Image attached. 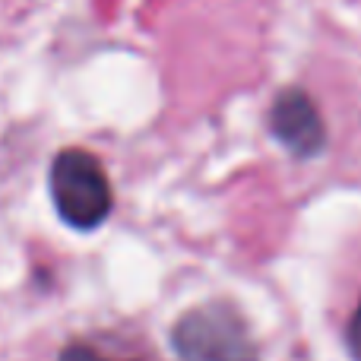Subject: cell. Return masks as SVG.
<instances>
[{
    "instance_id": "1",
    "label": "cell",
    "mask_w": 361,
    "mask_h": 361,
    "mask_svg": "<svg viewBox=\"0 0 361 361\" xmlns=\"http://www.w3.org/2000/svg\"><path fill=\"white\" fill-rule=\"evenodd\" d=\"M51 200L70 228L92 231L111 216L114 193L102 162L86 149H63L51 162Z\"/></svg>"
},
{
    "instance_id": "2",
    "label": "cell",
    "mask_w": 361,
    "mask_h": 361,
    "mask_svg": "<svg viewBox=\"0 0 361 361\" xmlns=\"http://www.w3.org/2000/svg\"><path fill=\"white\" fill-rule=\"evenodd\" d=\"M171 345L180 361H260L244 317L228 301H206L171 326Z\"/></svg>"
},
{
    "instance_id": "3",
    "label": "cell",
    "mask_w": 361,
    "mask_h": 361,
    "mask_svg": "<svg viewBox=\"0 0 361 361\" xmlns=\"http://www.w3.org/2000/svg\"><path fill=\"white\" fill-rule=\"evenodd\" d=\"M269 133L295 159H314L326 146V127L314 99L298 86H288L276 95L269 108Z\"/></svg>"
},
{
    "instance_id": "4",
    "label": "cell",
    "mask_w": 361,
    "mask_h": 361,
    "mask_svg": "<svg viewBox=\"0 0 361 361\" xmlns=\"http://www.w3.org/2000/svg\"><path fill=\"white\" fill-rule=\"evenodd\" d=\"M57 361H121V358H108V355H102L99 349H92V345L73 343V345H67V349L61 352V358Z\"/></svg>"
},
{
    "instance_id": "5",
    "label": "cell",
    "mask_w": 361,
    "mask_h": 361,
    "mask_svg": "<svg viewBox=\"0 0 361 361\" xmlns=\"http://www.w3.org/2000/svg\"><path fill=\"white\" fill-rule=\"evenodd\" d=\"M345 345H349L352 358H355V361H361V301H358L355 314H352L349 326H345Z\"/></svg>"
}]
</instances>
